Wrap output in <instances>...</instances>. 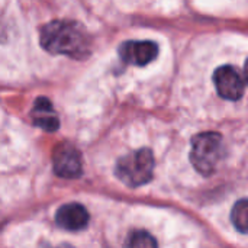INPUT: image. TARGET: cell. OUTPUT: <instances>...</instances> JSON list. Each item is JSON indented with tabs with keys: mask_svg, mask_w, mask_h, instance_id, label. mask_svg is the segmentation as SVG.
Wrapping results in <instances>:
<instances>
[{
	"mask_svg": "<svg viewBox=\"0 0 248 248\" xmlns=\"http://www.w3.org/2000/svg\"><path fill=\"white\" fill-rule=\"evenodd\" d=\"M39 42L51 54L68 55L83 60L90 54V38L84 28L77 22L52 20L41 28Z\"/></svg>",
	"mask_w": 248,
	"mask_h": 248,
	"instance_id": "6da1fadb",
	"label": "cell"
},
{
	"mask_svg": "<svg viewBox=\"0 0 248 248\" xmlns=\"http://www.w3.org/2000/svg\"><path fill=\"white\" fill-rule=\"evenodd\" d=\"M154 155L151 150L141 148L118 160L116 176L129 187H138L148 183L154 174Z\"/></svg>",
	"mask_w": 248,
	"mask_h": 248,
	"instance_id": "7a4b0ae2",
	"label": "cell"
},
{
	"mask_svg": "<svg viewBox=\"0 0 248 248\" xmlns=\"http://www.w3.org/2000/svg\"><path fill=\"white\" fill-rule=\"evenodd\" d=\"M224 157V142L218 132H203L192 140L190 163L203 176H211Z\"/></svg>",
	"mask_w": 248,
	"mask_h": 248,
	"instance_id": "3957f363",
	"label": "cell"
},
{
	"mask_svg": "<svg viewBox=\"0 0 248 248\" xmlns=\"http://www.w3.org/2000/svg\"><path fill=\"white\" fill-rule=\"evenodd\" d=\"M52 166L57 176L64 179H77L83 173V163L78 150L68 144L61 142L52 153Z\"/></svg>",
	"mask_w": 248,
	"mask_h": 248,
	"instance_id": "277c9868",
	"label": "cell"
},
{
	"mask_svg": "<svg viewBox=\"0 0 248 248\" xmlns=\"http://www.w3.org/2000/svg\"><path fill=\"white\" fill-rule=\"evenodd\" d=\"M215 87L221 97L227 100H240L246 90V78L232 65H222L214 73Z\"/></svg>",
	"mask_w": 248,
	"mask_h": 248,
	"instance_id": "5b68a950",
	"label": "cell"
},
{
	"mask_svg": "<svg viewBox=\"0 0 248 248\" xmlns=\"http://www.w3.org/2000/svg\"><path fill=\"white\" fill-rule=\"evenodd\" d=\"M158 54V46L153 41H126L119 46V57L124 62L144 67Z\"/></svg>",
	"mask_w": 248,
	"mask_h": 248,
	"instance_id": "8992f818",
	"label": "cell"
},
{
	"mask_svg": "<svg viewBox=\"0 0 248 248\" xmlns=\"http://www.w3.org/2000/svg\"><path fill=\"white\" fill-rule=\"evenodd\" d=\"M55 221L67 231H81L89 224V212L80 203H67L57 211Z\"/></svg>",
	"mask_w": 248,
	"mask_h": 248,
	"instance_id": "52a82bcc",
	"label": "cell"
},
{
	"mask_svg": "<svg viewBox=\"0 0 248 248\" xmlns=\"http://www.w3.org/2000/svg\"><path fill=\"white\" fill-rule=\"evenodd\" d=\"M31 115H32L33 124L36 126L42 128L44 131L54 132L60 126L58 116H57V113H55L51 102L46 97H38L35 100V105L32 108Z\"/></svg>",
	"mask_w": 248,
	"mask_h": 248,
	"instance_id": "ba28073f",
	"label": "cell"
},
{
	"mask_svg": "<svg viewBox=\"0 0 248 248\" xmlns=\"http://www.w3.org/2000/svg\"><path fill=\"white\" fill-rule=\"evenodd\" d=\"M231 221L234 227L241 232L246 234L248 227V203L246 199H241L240 202L235 203L232 214H231Z\"/></svg>",
	"mask_w": 248,
	"mask_h": 248,
	"instance_id": "9c48e42d",
	"label": "cell"
},
{
	"mask_svg": "<svg viewBox=\"0 0 248 248\" xmlns=\"http://www.w3.org/2000/svg\"><path fill=\"white\" fill-rule=\"evenodd\" d=\"M128 248H158L155 238L147 231H135L129 235Z\"/></svg>",
	"mask_w": 248,
	"mask_h": 248,
	"instance_id": "30bf717a",
	"label": "cell"
}]
</instances>
